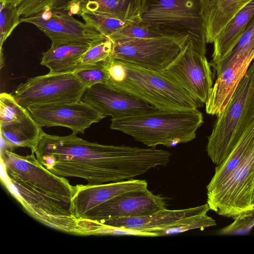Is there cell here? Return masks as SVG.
I'll return each instance as SVG.
<instances>
[{
  "label": "cell",
  "instance_id": "1f68e13d",
  "mask_svg": "<svg viewBox=\"0 0 254 254\" xmlns=\"http://www.w3.org/2000/svg\"><path fill=\"white\" fill-rule=\"evenodd\" d=\"M216 223L212 218L209 216L207 213L198 215L188 223L177 227L170 228L157 231L154 233L157 236H163L179 234L189 230L203 229L216 226Z\"/></svg>",
  "mask_w": 254,
  "mask_h": 254
},
{
  "label": "cell",
  "instance_id": "603a6c76",
  "mask_svg": "<svg viewBox=\"0 0 254 254\" xmlns=\"http://www.w3.org/2000/svg\"><path fill=\"white\" fill-rule=\"evenodd\" d=\"M141 0H78L68 11L80 15L85 12L101 11L126 17H140Z\"/></svg>",
  "mask_w": 254,
  "mask_h": 254
},
{
  "label": "cell",
  "instance_id": "4dcf8cb0",
  "mask_svg": "<svg viewBox=\"0 0 254 254\" xmlns=\"http://www.w3.org/2000/svg\"><path fill=\"white\" fill-rule=\"evenodd\" d=\"M231 224L220 229V235H245L248 234L254 226V207L242 211Z\"/></svg>",
  "mask_w": 254,
  "mask_h": 254
},
{
  "label": "cell",
  "instance_id": "d6986e66",
  "mask_svg": "<svg viewBox=\"0 0 254 254\" xmlns=\"http://www.w3.org/2000/svg\"><path fill=\"white\" fill-rule=\"evenodd\" d=\"M1 150L27 147L35 152L45 132L29 114L19 120L0 124Z\"/></svg>",
  "mask_w": 254,
  "mask_h": 254
},
{
  "label": "cell",
  "instance_id": "2e32d148",
  "mask_svg": "<svg viewBox=\"0 0 254 254\" xmlns=\"http://www.w3.org/2000/svg\"><path fill=\"white\" fill-rule=\"evenodd\" d=\"M254 60V52L233 58L217 75L205 103L206 112L219 116L224 111Z\"/></svg>",
  "mask_w": 254,
  "mask_h": 254
},
{
  "label": "cell",
  "instance_id": "d6a6232c",
  "mask_svg": "<svg viewBox=\"0 0 254 254\" xmlns=\"http://www.w3.org/2000/svg\"><path fill=\"white\" fill-rule=\"evenodd\" d=\"M55 0H23L18 6V14L27 17L49 9Z\"/></svg>",
  "mask_w": 254,
  "mask_h": 254
},
{
  "label": "cell",
  "instance_id": "7402d4cb",
  "mask_svg": "<svg viewBox=\"0 0 254 254\" xmlns=\"http://www.w3.org/2000/svg\"><path fill=\"white\" fill-rule=\"evenodd\" d=\"M254 146V120L245 131L227 158L215 168V174L206 186L207 192L217 188L240 164Z\"/></svg>",
  "mask_w": 254,
  "mask_h": 254
},
{
  "label": "cell",
  "instance_id": "7c38bea8",
  "mask_svg": "<svg viewBox=\"0 0 254 254\" xmlns=\"http://www.w3.org/2000/svg\"><path fill=\"white\" fill-rule=\"evenodd\" d=\"M20 20L37 27L51 40V44L69 42L90 44L105 37L67 11L50 9L34 15L20 17Z\"/></svg>",
  "mask_w": 254,
  "mask_h": 254
},
{
  "label": "cell",
  "instance_id": "ba28073f",
  "mask_svg": "<svg viewBox=\"0 0 254 254\" xmlns=\"http://www.w3.org/2000/svg\"><path fill=\"white\" fill-rule=\"evenodd\" d=\"M189 36L179 34L113 42L112 57L156 71L166 67L179 54Z\"/></svg>",
  "mask_w": 254,
  "mask_h": 254
},
{
  "label": "cell",
  "instance_id": "cb8c5ba5",
  "mask_svg": "<svg viewBox=\"0 0 254 254\" xmlns=\"http://www.w3.org/2000/svg\"><path fill=\"white\" fill-rule=\"evenodd\" d=\"M80 16L85 23L107 38L128 25L141 21L140 17L128 18L101 11L85 12Z\"/></svg>",
  "mask_w": 254,
  "mask_h": 254
},
{
  "label": "cell",
  "instance_id": "836d02e7",
  "mask_svg": "<svg viewBox=\"0 0 254 254\" xmlns=\"http://www.w3.org/2000/svg\"><path fill=\"white\" fill-rule=\"evenodd\" d=\"M78 0H55L50 9L68 11Z\"/></svg>",
  "mask_w": 254,
  "mask_h": 254
},
{
  "label": "cell",
  "instance_id": "52a82bcc",
  "mask_svg": "<svg viewBox=\"0 0 254 254\" xmlns=\"http://www.w3.org/2000/svg\"><path fill=\"white\" fill-rule=\"evenodd\" d=\"M87 88L73 72H49L28 78L16 87L13 95L27 110L32 107L80 101Z\"/></svg>",
  "mask_w": 254,
  "mask_h": 254
},
{
  "label": "cell",
  "instance_id": "d4e9b609",
  "mask_svg": "<svg viewBox=\"0 0 254 254\" xmlns=\"http://www.w3.org/2000/svg\"><path fill=\"white\" fill-rule=\"evenodd\" d=\"M172 35L176 34L159 30L143 23L141 20L124 27L107 38L112 42H115L127 39L148 38Z\"/></svg>",
  "mask_w": 254,
  "mask_h": 254
},
{
  "label": "cell",
  "instance_id": "484cf974",
  "mask_svg": "<svg viewBox=\"0 0 254 254\" xmlns=\"http://www.w3.org/2000/svg\"><path fill=\"white\" fill-rule=\"evenodd\" d=\"M106 61L91 64H79L73 73L87 88L96 84L106 83L108 75Z\"/></svg>",
  "mask_w": 254,
  "mask_h": 254
},
{
  "label": "cell",
  "instance_id": "e0dca14e",
  "mask_svg": "<svg viewBox=\"0 0 254 254\" xmlns=\"http://www.w3.org/2000/svg\"><path fill=\"white\" fill-rule=\"evenodd\" d=\"M147 186L146 181L133 179L98 185H76L73 198L75 216L80 220L89 210L111 198L125 192L146 189Z\"/></svg>",
  "mask_w": 254,
  "mask_h": 254
},
{
  "label": "cell",
  "instance_id": "6da1fadb",
  "mask_svg": "<svg viewBox=\"0 0 254 254\" xmlns=\"http://www.w3.org/2000/svg\"><path fill=\"white\" fill-rule=\"evenodd\" d=\"M76 135L44 132L35 153L54 174L82 179L88 185L133 179L151 169L166 166L171 156L169 151L155 148L103 145Z\"/></svg>",
  "mask_w": 254,
  "mask_h": 254
},
{
  "label": "cell",
  "instance_id": "5bb4252c",
  "mask_svg": "<svg viewBox=\"0 0 254 254\" xmlns=\"http://www.w3.org/2000/svg\"><path fill=\"white\" fill-rule=\"evenodd\" d=\"M81 100L112 118L142 115L157 109L139 98L115 90L106 83H99L87 88Z\"/></svg>",
  "mask_w": 254,
  "mask_h": 254
},
{
  "label": "cell",
  "instance_id": "d590c367",
  "mask_svg": "<svg viewBox=\"0 0 254 254\" xmlns=\"http://www.w3.org/2000/svg\"><path fill=\"white\" fill-rule=\"evenodd\" d=\"M252 204H253V206H254V196H253V200H252Z\"/></svg>",
  "mask_w": 254,
  "mask_h": 254
},
{
  "label": "cell",
  "instance_id": "44dd1931",
  "mask_svg": "<svg viewBox=\"0 0 254 254\" xmlns=\"http://www.w3.org/2000/svg\"><path fill=\"white\" fill-rule=\"evenodd\" d=\"M89 46V44L74 42L51 44L43 53L40 64L48 68L50 73L73 72Z\"/></svg>",
  "mask_w": 254,
  "mask_h": 254
},
{
  "label": "cell",
  "instance_id": "e575fe53",
  "mask_svg": "<svg viewBox=\"0 0 254 254\" xmlns=\"http://www.w3.org/2000/svg\"><path fill=\"white\" fill-rule=\"evenodd\" d=\"M23 0H0V2L12 4L15 6H18Z\"/></svg>",
  "mask_w": 254,
  "mask_h": 254
},
{
  "label": "cell",
  "instance_id": "4316f807",
  "mask_svg": "<svg viewBox=\"0 0 254 254\" xmlns=\"http://www.w3.org/2000/svg\"><path fill=\"white\" fill-rule=\"evenodd\" d=\"M252 52H254V17L230 55L212 67L218 75L233 58Z\"/></svg>",
  "mask_w": 254,
  "mask_h": 254
},
{
  "label": "cell",
  "instance_id": "f1b7e54d",
  "mask_svg": "<svg viewBox=\"0 0 254 254\" xmlns=\"http://www.w3.org/2000/svg\"><path fill=\"white\" fill-rule=\"evenodd\" d=\"M0 48L20 23L17 6L0 2Z\"/></svg>",
  "mask_w": 254,
  "mask_h": 254
},
{
  "label": "cell",
  "instance_id": "4fadbf2b",
  "mask_svg": "<svg viewBox=\"0 0 254 254\" xmlns=\"http://www.w3.org/2000/svg\"><path fill=\"white\" fill-rule=\"evenodd\" d=\"M27 110L32 118L42 127H66L76 134L84 133L85 130L91 125L99 122L106 117L82 100L32 107Z\"/></svg>",
  "mask_w": 254,
  "mask_h": 254
},
{
  "label": "cell",
  "instance_id": "ac0fdd59",
  "mask_svg": "<svg viewBox=\"0 0 254 254\" xmlns=\"http://www.w3.org/2000/svg\"><path fill=\"white\" fill-rule=\"evenodd\" d=\"M253 0H198L206 43H213L231 19Z\"/></svg>",
  "mask_w": 254,
  "mask_h": 254
},
{
  "label": "cell",
  "instance_id": "9a60e30c",
  "mask_svg": "<svg viewBox=\"0 0 254 254\" xmlns=\"http://www.w3.org/2000/svg\"><path fill=\"white\" fill-rule=\"evenodd\" d=\"M209 210L207 203L183 209L169 210L166 208L147 215L110 220L104 222L100 226L123 228L154 233L157 231L186 224L198 215L207 213Z\"/></svg>",
  "mask_w": 254,
  "mask_h": 254
},
{
  "label": "cell",
  "instance_id": "30bf717a",
  "mask_svg": "<svg viewBox=\"0 0 254 254\" xmlns=\"http://www.w3.org/2000/svg\"><path fill=\"white\" fill-rule=\"evenodd\" d=\"M211 65L190 37L179 54L160 71L187 91L200 105L205 104L213 86Z\"/></svg>",
  "mask_w": 254,
  "mask_h": 254
},
{
  "label": "cell",
  "instance_id": "f546056e",
  "mask_svg": "<svg viewBox=\"0 0 254 254\" xmlns=\"http://www.w3.org/2000/svg\"><path fill=\"white\" fill-rule=\"evenodd\" d=\"M113 45V42L106 37L93 42L82 56L79 64H91L105 61L112 56Z\"/></svg>",
  "mask_w": 254,
  "mask_h": 254
},
{
  "label": "cell",
  "instance_id": "277c9868",
  "mask_svg": "<svg viewBox=\"0 0 254 254\" xmlns=\"http://www.w3.org/2000/svg\"><path fill=\"white\" fill-rule=\"evenodd\" d=\"M110 128L132 136L148 147L174 146L194 139L203 123L197 109L156 111L139 115L112 118Z\"/></svg>",
  "mask_w": 254,
  "mask_h": 254
},
{
  "label": "cell",
  "instance_id": "3957f363",
  "mask_svg": "<svg viewBox=\"0 0 254 254\" xmlns=\"http://www.w3.org/2000/svg\"><path fill=\"white\" fill-rule=\"evenodd\" d=\"M106 84L163 111L194 110L200 105L178 84L160 71L110 57L106 61Z\"/></svg>",
  "mask_w": 254,
  "mask_h": 254
},
{
  "label": "cell",
  "instance_id": "ffe728a7",
  "mask_svg": "<svg viewBox=\"0 0 254 254\" xmlns=\"http://www.w3.org/2000/svg\"><path fill=\"white\" fill-rule=\"evenodd\" d=\"M254 17V0L241 9L226 25L215 39L212 61L213 66L226 59L238 43Z\"/></svg>",
  "mask_w": 254,
  "mask_h": 254
},
{
  "label": "cell",
  "instance_id": "9c48e42d",
  "mask_svg": "<svg viewBox=\"0 0 254 254\" xmlns=\"http://www.w3.org/2000/svg\"><path fill=\"white\" fill-rule=\"evenodd\" d=\"M254 146L240 164L213 190L207 192L210 209L234 219L242 211L254 208Z\"/></svg>",
  "mask_w": 254,
  "mask_h": 254
},
{
  "label": "cell",
  "instance_id": "8fae6325",
  "mask_svg": "<svg viewBox=\"0 0 254 254\" xmlns=\"http://www.w3.org/2000/svg\"><path fill=\"white\" fill-rule=\"evenodd\" d=\"M166 208V198L146 188L114 196L89 210L80 220L89 225L97 235V228L105 221L147 215Z\"/></svg>",
  "mask_w": 254,
  "mask_h": 254
},
{
  "label": "cell",
  "instance_id": "8992f818",
  "mask_svg": "<svg viewBox=\"0 0 254 254\" xmlns=\"http://www.w3.org/2000/svg\"><path fill=\"white\" fill-rule=\"evenodd\" d=\"M140 17L143 23L165 32L188 35L206 55L198 0H141Z\"/></svg>",
  "mask_w": 254,
  "mask_h": 254
},
{
  "label": "cell",
  "instance_id": "7a4b0ae2",
  "mask_svg": "<svg viewBox=\"0 0 254 254\" xmlns=\"http://www.w3.org/2000/svg\"><path fill=\"white\" fill-rule=\"evenodd\" d=\"M0 162L1 183L31 217L64 233L93 235L91 228L75 216V186L48 170L34 153L22 156L4 149Z\"/></svg>",
  "mask_w": 254,
  "mask_h": 254
},
{
  "label": "cell",
  "instance_id": "5b68a950",
  "mask_svg": "<svg viewBox=\"0 0 254 254\" xmlns=\"http://www.w3.org/2000/svg\"><path fill=\"white\" fill-rule=\"evenodd\" d=\"M254 120V60L208 137L206 151L213 163L227 158Z\"/></svg>",
  "mask_w": 254,
  "mask_h": 254
},
{
  "label": "cell",
  "instance_id": "83f0119b",
  "mask_svg": "<svg viewBox=\"0 0 254 254\" xmlns=\"http://www.w3.org/2000/svg\"><path fill=\"white\" fill-rule=\"evenodd\" d=\"M28 110L20 105L12 94H0V124L14 122L29 114Z\"/></svg>",
  "mask_w": 254,
  "mask_h": 254
}]
</instances>
